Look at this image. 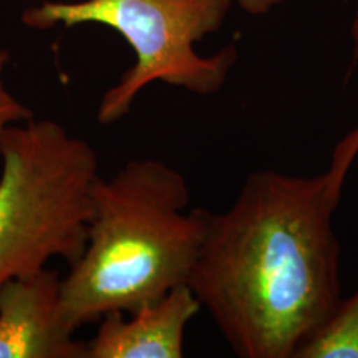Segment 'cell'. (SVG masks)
<instances>
[{
    "instance_id": "1",
    "label": "cell",
    "mask_w": 358,
    "mask_h": 358,
    "mask_svg": "<svg viewBox=\"0 0 358 358\" xmlns=\"http://www.w3.org/2000/svg\"><path fill=\"white\" fill-rule=\"evenodd\" d=\"M329 171H256L209 214L189 287L241 358H297L342 299Z\"/></svg>"
},
{
    "instance_id": "2",
    "label": "cell",
    "mask_w": 358,
    "mask_h": 358,
    "mask_svg": "<svg viewBox=\"0 0 358 358\" xmlns=\"http://www.w3.org/2000/svg\"><path fill=\"white\" fill-rule=\"evenodd\" d=\"M90 199L85 249L62 279V312L75 332L189 284L211 214L189 208L181 171L151 158L98 174Z\"/></svg>"
},
{
    "instance_id": "3",
    "label": "cell",
    "mask_w": 358,
    "mask_h": 358,
    "mask_svg": "<svg viewBox=\"0 0 358 358\" xmlns=\"http://www.w3.org/2000/svg\"><path fill=\"white\" fill-rule=\"evenodd\" d=\"M0 287L47 267L71 266L82 256L95 148L53 120L12 124L0 140Z\"/></svg>"
},
{
    "instance_id": "4",
    "label": "cell",
    "mask_w": 358,
    "mask_h": 358,
    "mask_svg": "<svg viewBox=\"0 0 358 358\" xmlns=\"http://www.w3.org/2000/svg\"><path fill=\"white\" fill-rule=\"evenodd\" d=\"M231 7L232 0H47L27 8L22 22L38 30L100 24L127 40L136 60L103 93L96 110L98 123L108 127L124 118L136 96L153 82L204 96L219 92L236 64L237 48L227 45L203 57L194 43L217 32Z\"/></svg>"
},
{
    "instance_id": "5",
    "label": "cell",
    "mask_w": 358,
    "mask_h": 358,
    "mask_svg": "<svg viewBox=\"0 0 358 358\" xmlns=\"http://www.w3.org/2000/svg\"><path fill=\"white\" fill-rule=\"evenodd\" d=\"M62 279L43 267L0 287V358H85L62 312Z\"/></svg>"
},
{
    "instance_id": "6",
    "label": "cell",
    "mask_w": 358,
    "mask_h": 358,
    "mask_svg": "<svg viewBox=\"0 0 358 358\" xmlns=\"http://www.w3.org/2000/svg\"><path fill=\"white\" fill-rule=\"evenodd\" d=\"M201 310L189 285H181L131 312L129 319L123 312L106 313L87 342L85 358H181L186 327Z\"/></svg>"
},
{
    "instance_id": "7",
    "label": "cell",
    "mask_w": 358,
    "mask_h": 358,
    "mask_svg": "<svg viewBox=\"0 0 358 358\" xmlns=\"http://www.w3.org/2000/svg\"><path fill=\"white\" fill-rule=\"evenodd\" d=\"M297 358H358V287L347 299H340Z\"/></svg>"
},
{
    "instance_id": "8",
    "label": "cell",
    "mask_w": 358,
    "mask_h": 358,
    "mask_svg": "<svg viewBox=\"0 0 358 358\" xmlns=\"http://www.w3.org/2000/svg\"><path fill=\"white\" fill-rule=\"evenodd\" d=\"M8 62H10V53L0 50V140L12 124L29 122L34 118V111L7 88L6 69ZM0 169H2V156H0Z\"/></svg>"
},
{
    "instance_id": "9",
    "label": "cell",
    "mask_w": 358,
    "mask_h": 358,
    "mask_svg": "<svg viewBox=\"0 0 358 358\" xmlns=\"http://www.w3.org/2000/svg\"><path fill=\"white\" fill-rule=\"evenodd\" d=\"M358 156V124L352 129L350 133L343 138L342 141L335 146L332 161H330V168L327 171L330 173L335 181L340 185H345V178L350 169L352 163Z\"/></svg>"
},
{
    "instance_id": "10",
    "label": "cell",
    "mask_w": 358,
    "mask_h": 358,
    "mask_svg": "<svg viewBox=\"0 0 358 358\" xmlns=\"http://www.w3.org/2000/svg\"><path fill=\"white\" fill-rule=\"evenodd\" d=\"M237 2H239L241 8L250 15H264L285 0H237Z\"/></svg>"
},
{
    "instance_id": "11",
    "label": "cell",
    "mask_w": 358,
    "mask_h": 358,
    "mask_svg": "<svg viewBox=\"0 0 358 358\" xmlns=\"http://www.w3.org/2000/svg\"><path fill=\"white\" fill-rule=\"evenodd\" d=\"M352 38H353V60H358V0L355 8V17H353L352 24Z\"/></svg>"
}]
</instances>
